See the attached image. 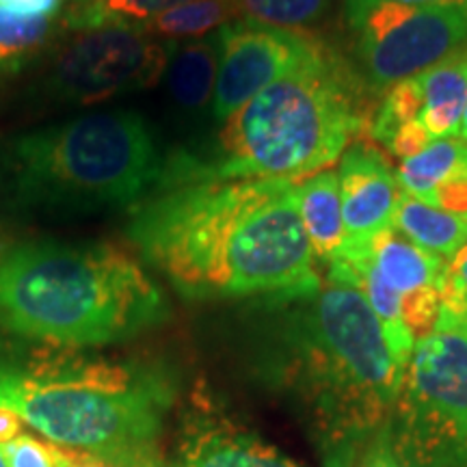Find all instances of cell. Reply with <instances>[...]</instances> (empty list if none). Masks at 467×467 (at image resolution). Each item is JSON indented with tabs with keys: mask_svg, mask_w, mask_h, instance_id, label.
I'll return each instance as SVG.
<instances>
[{
	"mask_svg": "<svg viewBox=\"0 0 467 467\" xmlns=\"http://www.w3.org/2000/svg\"><path fill=\"white\" fill-rule=\"evenodd\" d=\"M296 182L251 178L156 191L130 210L126 236L184 299H247L320 284Z\"/></svg>",
	"mask_w": 467,
	"mask_h": 467,
	"instance_id": "6da1fadb",
	"label": "cell"
},
{
	"mask_svg": "<svg viewBox=\"0 0 467 467\" xmlns=\"http://www.w3.org/2000/svg\"><path fill=\"white\" fill-rule=\"evenodd\" d=\"M266 309V368L303 402L327 467H353L392 420L407 368L353 285L323 277Z\"/></svg>",
	"mask_w": 467,
	"mask_h": 467,
	"instance_id": "7a4b0ae2",
	"label": "cell"
},
{
	"mask_svg": "<svg viewBox=\"0 0 467 467\" xmlns=\"http://www.w3.org/2000/svg\"><path fill=\"white\" fill-rule=\"evenodd\" d=\"M372 102L347 55L327 42L225 121L167 151L151 192L219 180L309 178L361 139Z\"/></svg>",
	"mask_w": 467,
	"mask_h": 467,
	"instance_id": "3957f363",
	"label": "cell"
},
{
	"mask_svg": "<svg viewBox=\"0 0 467 467\" xmlns=\"http://www.w3.org/2000/svg\"><path fill=\"white\" fill-rule=\"evenodd\" d=\"M173 394V377L151 361L0 334V405L66 451L148 467Z\"/></svg>",
	"mask_w": 467,
	"mask_h": 467,
	"instance_id": "277c9868",
	"label": "cell"
},
{
	"mask_svg": "<svg viewBox=\"0 0 467 467\" xmlns=\"http://www.w3.org/2000/svg\"><path fill=\"white\" fill-rule=\"evenodd\" d=\"M169 303L139 260L113 243L31 238L0 244V334L100 348L148 334Z\"/></svg>",
	"mask_w": 467,
	"mask_h": 467,
	"instance_id": "5b68a950",
	"label": "cell"
},
{
	"mask_svg": "<svg viewBox=\"0 0 467 467\" xmlns=\"http://www.w3.org/2000/svg\"><path fill=\"white\" fill-rule=\"evenodd\" d=\"M165 151L141 113L96 110L11 137L0 150V195L28 221H74L139 206Z\"/></svg>",
	"mask_w": 467,
	"mask_h": 467,
	"instance_id": "8992f818",
	"label": "cell"
},
{
	"mask_svg": "<svg viewBox=\"0 0 467 467\" xmlns=\"http://www.w3.org/2000/svg\"><path fill=\"white\" fill-rule=\"evenodd\" d=\"M388 426L409 467H467V334L416 342Z\"/></svg>",
	"mask_w": 467,
	"mask_h": 467,
	"instance_id": "52a82bcc",
	"label": "cell"
},
{
	"mask_svg": "<svg viewBox=\"0 0 467 467\" xmlns=\"http://www.w3.org/2000/svg\"><path fill=\"white\" fill-rule=\"evenodd\" d=\"M28 87V98L50 107H91L159 85L169 44L134 26H91L67 31Z\"/></svg>",
	"mask_w": 467,
	"mask_h": 467,
	"instance_id": "ba28073f",
	"label": "cell"
},
{
	"mask_svg": "<svg viewBox=\"0 0 467 467\" xmlns=\"http://www.w3.org/2000/svg\"><path fill=\"white\" fill-rule=\"evenodd\" d=\"M344 52L372 96L422 74L467 44V14L392 0H344Z\"/></svg>",
	"mask_w": 467,
	"mask_h": 467,
	"instance_id": "9c48e42d",
	"label": "cell"
},
{
	"mask_svg": "<svg viewBox=\"0 0 467 467\" xmlns=\"http://www.w3.org/2000/svg\"><path fill=\"white\" fill-rule=\"evenodd\" d=\"M217 46L214 126L236 113L268 85L317 57L327 46V39L314 33L288 31L241 17L219 28Z\"/></svg>",
	"mask_w": 467,
	"mask_h": 467,
	"instance_id": "30bf717a",
	"label": "cell"
},
{
	"mask_svg": "<svg viewBox=\"0 0 467 467\" xmlns=\"http://www.w3.org/2000/svg\"><path fill=\"white\" fill-rule=\"evenodd\" d=\"M344 251L361 255L381 282L400 296L402 320L416 340L433 334L446 260L409 243L394 227L379 232L370 241L347 243Z\"/></svg>",
	"mask_w": 467,
	"mask_h": 467,
	"instance_id": "8fae6325",
	"label": "cell"
},
{
	"mask_svg": "<svg viewBox=\"0 0 467 467\" xmlns=\"http://www.w3.org/2000/svg\"><path fill=\"white\" fill-rule=\"evenodd\" d=\"M336 173L347 243L370 241L379 232L394 227L399 182L375 145L364 139L350 143L340 156Z\"/></svg>",
	"mask_w": 467,
	"mask_h": 467,
	"instance_id": "7c38bea8",
	"label": "cell"
},
{
	"mask_svg": "<svg viewBox=\"0 0 467 467\" xmlns=\"http://www.w3.org/2000/svg\"><path fill=\"white\" fill-rule=\"evenodd\" d=\"M167 44V66L161 80L165 85L169 110L175 124L192 134H202L203 124L213 121L219 67L217 33Z\"/></svg>",
	"mask_w": 467,
	"mask_h": 467,
	"instance_id": "4fadbf2b",
	"label": "cell"
},
{
	"mask_svg": "<svg viewBox=\"0 0 467 467\" xmlns=\"http://www.w3.org/2000/svg\"><path fill=\"white\" fill-rule=\"evenodd\" d=\"M178 467H299L275 446L221 418L186 422Z\"/></svg>",
	"mask_w": 467,
	"mask_h": 467,
	"instance_id": "5bb4252c",
	"label": "cell"
},
{
	"mask_svg": "<svg viewBox=\"0 0 467 467\" xmlns=\"http://www.w3.org/2000/svg\"><path fill=\"white\" fill-rule=\"evenodd\" d=\"M296 203L303 230L312 247L314 260L331 265L347 247V227L342 219L340 189L334 169L309 175L296 182Z\"/></svg>",
	"mask_w": 467,
	"mask_h": 467,
	"instance_id": "9a60e30c",
	"label": "cell"
},
{
	"mask_svg": "<svg viewBox=\"0 0 467 467\" xmlns=\"http://www.w3.org/2000/svg\"><path fill=\"white\" fill-rule=\"evenodd\" d=\"M424 109L420 119L433 139L457 137L467 107V44L420 74Z\"/></svg>",
	"mask_w": 467,
	"mask_h": 467,
	"instance_id": "2e32d148",
	"label": "cell"
},
{
	"mask_svg": "<svg viewBox=\"0 0 467 467\" xmlns=\"http://www.w3.org/2000/svg\"><path fill=\"white\" fill-rule=\"evenodd\" d=\"M394 230L416 247L451 260L467 244V221L457 214L420 202L418 197L400 191L394 213Z\"/></svg>",
	"mask_w": 467,
	"mask_h": 467,
	"instance_id": "e0dca14e",
	"label": "cell"
},
{
	"mask_svg": "<svg viewBox=\"0 0 467 467\" xmlns=\"http://www.w3.org/2000/svg\"><path fill=\"white\" fill-rule=\"evenodd\" d=\"M61 31V17L22 16L0 7V80L44 57Z\"/></svg>",
	"mask_w": 467,
	"mask_h": 467,
	"instance_id": "ac0fdd59",
	"label": "cell"
},
{
	"mask_svg": "<svg viewBox=\"0 0 467 467\" xmlns=\"http://www.w3.org/2000/svg\"><path fill=\"white\" fill-rule=\"evenodd\" d=\"M241 17L243 14L236 0H186L134 28L162 42H180V39L206 37Z\"/></svg>",
	"mask_w": 467,
	"mask_h": 467,
	"instance_id": "d6986e66",
	"label": "cell"
},
{
	"mask_svg": "<svg viewBox=\"0 0 467 467\" xmlns=\"http://www.w3.org/2000/svg\"><path fill=\"white\" fill-rule=\"evenodd\" d=\"M394 173L402 191L424 202L437 186L467 175V141L437 139L420 154L402 161Z\"/></svg>",
	"mask_w": 467,
	"mask_h": 467,
	"instance_id": "ffe728a7",
	"label": "cell"
},
{
	"mask_svg": "<svg viewBox=\"0 0 467 467\" xmlns=\"http://www.w3.org/2000/svg\"><path fill=\"white\" fill-rule=\"evenodd\" d=\"M186 0H100V3L74 5L63 11V31H80L91 26H141L151 17L165 14Z\"/></svg>",
	"mask_w": 467,
	"mask_h": 467,
	"instance_id": "44dd1931",
	"label": "cell"
},
{
	"mask_svg": "<svg viewBox=\"0 0 467 467\" xmlns=\"http://www.w3.org/2000/svg\"><path fill=\"white\" fill-rule=\"evenodd\" d=\"M243 17L262 25L312 33L323 22L331 0H236Z\"/></svg>",
	"mask_w": 467,
	"mask_h": 467,
	"instance_id": "7402d4cb",
	"label": "cell"
},
{
	"mask_svg": "<svg viewBox=\"0 0 467 467\" xmlns=\"http://www.w3.org/2000/svg\"><path fill=\"white\" fill-rule=\"evenodd\" d=\"M422 109L424 93L418 74L407 80H400L399 85L389 87V89L383 93L381 104H379V109L372 113L368 134H370L375 141L385 145L400 126L418 119V117L422 115Z\"/></svg>",
	"mask_w": 467,
	"mask_h": 467,
	"instance_id": "603a6c76",
	"label": "cell"
},
{
	"mask_svg": "<svg viewBox=\"0 0 467 467\" xmlns=\"http://www.w3.org/2000/svg\"><path fill=\"white\" fill-rule=\"evenodd\" d=\"M9 467H57V446L37 437L22 433L3 446Z\"/></svg>",
	"mask_w": 467,
	"mask_h": 467,
	"instance_id": "cb8c5ba5",
	"label": "cell"
},
{
	"mask_svg": "<svg viewBox=\"0 0 467 467\" xmlns=\"http://www.w3.org/2000/svg\"><path fill=\"white\" fill-rule=\"evenodd\" d=\"M433 141H435L433 134L429 132V128H426L424 121L418 117V119L400 126L399 130L389 137V141L385 143V148H388L389 154L396 156V159L405 161V159H411V156L420 154V151H422L424 148H429Z\"/></svg>",
	"mask_w": 467,
	"mask_h": 467,
	"instance_id": "d4e9b609",
	"label": "cell"
},
{
	"mask_svg": "<svg viewBox=\"0 0 467 467\" xmlns=\"http://www.w3.org/2000/svg\"><path fill=\"white\" fill-rule=\"evenodd\" d=\"M388 424L364 448V452L358 459V467H409L396 452Z\"/></svg>",
	"mask_w": 467,
	"mask_h": 467,
	"instance_id": "484cf974",
	"label": "cell"
},
{
	"mask_svg": "<svg viewBox=\"0 0 467 467\" xmlns=\"http://www.w3.org/2000/svg\"><path fill=\"white\" fill-rule=\"evenodd\" d=\"M57 467H119V465H113L109 463V461L91 457V454L72 452V451H66V448L57 446Z\"/></svg>",
	"mask_w": 467,
	"mask_h": 467,
	"instance_id": "4316f807",
	"label": "cell"
},
{
	"mask_svg": "<svg viewBox=\"0 0 467 467\" xmlns=\"http://www.w3.org/2000/svg\"><path fill=\"white\" fill-rule=\"evenodd\" d=\"M22 426H25V422L14 409L0 405V448L14 441L17 435H22Z\"/></svg>",
	"mask_w": 467,
	"mask_h": 467,
	"instance_id": "83f0119b",
	"label": "cell"
},
{
	"mask_svg": "<svg viewBox=\"0 0 467 467\" xmlns=\"http://www.w3.org/2000/svg\"><path fill=\"white\" fill-rule=\"evenodd\" d=\"M392 3L413 5V7H437V9H454L467 14V0H392Z\"/></svg>",
	"mask_w": 467,
	"mask_h": 467,
	"instance_id": "f1b7e54d",
	"label": "cell"
},
{
	"mask_svg": "<svg viewBox=\"0 0 467 467\" xmlns=\"http://www.w3.org/2000/svg\"><path fill=\"white\" fill-rule=\"evenodd\" d=\"M457 139H461V141H467V107H465V110H463V117H461Z\"/></svg>",
	"mask_w": 467,
	"mask_h": 467,
	"instance_id": "f546056e",
	"label": "cell"
},
{
	"mask_svg": "<svg viewBox=\"0 0 467 467\" xmlns=\"http://www.w3.org/2000/svg\"><path fill=\"white\" fill-rule=\"evenodd\" d=\"M74 5H89V3H100V0H72Z\"/></svg>",
	"mask_w": 467,
	"mask_h": 467,
	"instance_id": "4dcf8cb0",
	"label": "cell"
},
{
	"mask_svg": "<svg viewBox=\"0 0 467 467\" xmlns=\"http://www.w3.org/2000/svg\"><path fill=\"white\" fill-rule=\"evenodd\" d=\"M0 467H9L7 461H5V454H3V448H0Z\"/></svg>",
	"mask_w": 467,
	"mask_h": 467,
	"instance_id": "1f68e13d",
	"label": "cell"
},
{
	"mask_svg": "<svg viewBox=\"0 0 467 467\" xmlns=\"http://www.w3.org/2000/svg\"><path fill=\"white\" fill-rule=\"evenodd\" d=\"M148 467H159V465H156V463H154V461H151V463H150Z\"/></svg>",
	"mask_w": 467,
	"mask_h": 467,
	"instance_id": "d6a6232c",
	"label": "cell"
},
{
	"mask_svg": "<svg viewBox=\"0 0 467 467\" xmlns=\"http://www.w3.org/2000/svg\"><path fill=\"white\" fill-rule=\"evenodd\" d=\"M463 219H465V221H467V217H463Z\"/></svg>",
	"mask_w": 467,
	"mask_h": 467,
	"instance_id": "836d02e7",
	"label": "cell"
}]
</instances>
